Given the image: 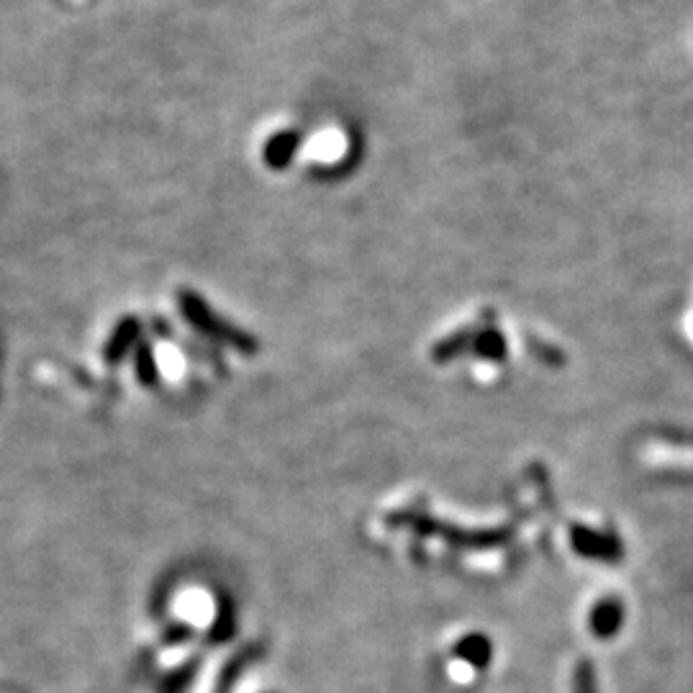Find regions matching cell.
<instances>
[{
	"instance_id": "cell-1",
	"label": "cell",
	"mask_w": 693,
	"mask_h": 693,
	"mask_svg": "<svg viewBox=\"0 0 693 693\" xmlns=\"http://www.w3.org/2000/svg\"><path fill=\"white\" fill-rule=\"evenodd\" d=\"M570 545H573V550L578 555L599 560V563H619V557H622V542H619V537L593 532V529L583 527V524L570 527Z\"/></svg>"
},
{
	"instance_id": "cell-4",
	"label": "cell",
	"mask_w": 693,
	"mask_h": 693,
	"mask_svg": "<svg viewBox=\"0 0 693 693\" xmlns=\"http://www.w3.org/2000/svg\"><path fill=\"white\" fill-rule=\"evenodd\" d=\"M575 693H599V686H596V670L588 660H581L578 668H575Z\"/></svg>"
},
{
	"instance_id": "cell-3",
	"label": "cell",
	"mask_w": 693,
	"mask_h": 693,
	"mask_svg": "<svg viewBox=\"0 0 693 693\" xmlns=\"http://www.w3.org/2000/svg\"><path fill=\"white\" fill-rule=\"evenodd\" d=\"M493 645L491 640H488L486 634L473 632V634H465V637H460L455 645V650H452V655H455L460 663H465L468 668L475 670H483L491 665L493 660Z\"/></svg>"
},
{
	"instance_id": "cell-2",
	"label": "cell",
	"mask_w": 693,
	"mask_h": 693,
	"mask_svg": "<svg viewBox=\"0 0 693 693\" xmlns=\"http://www.w3.org/2000/svg\"><path fill=\"white\" fill-rule=\"evenodd\" d=\"M624 627V604L619 596H604L588 611V632L599 640H611Z\"/></svg>"
}]
</instances>
